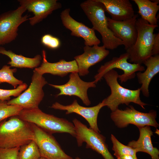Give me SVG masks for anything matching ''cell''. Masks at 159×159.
Returning <instances> with one entry per match:
<instances>
[{
    "mask_svg": "<svg viewBox=\"0 0 159 159\" xmlns=\"http://www.w3.org/2000/svg\"><path fill=\"white\" fill-rule=\"evenodd\" d=\"M27 87L26 84L23 83L13 89L4 90L0 89V100L8 101L10 100L11 96L17 97L23 91L26 89Z\"/></svg>",
    "mask_w": 159,
    "mask_h": 159,
    "instance_id": "83f0119b",
    "label": "cell"
},
{
    "mask_svg": "<svg viewBox=\"0 0 159 159\" xmlns=\"http://www.w3.org/2000/svg\"><path fill=\"white\" fill-rule=\"evenodd\" d=\"M143 64L146 68L144 72L136 74L139 83L141 85L140 91L146 97L149 96V87L153 77L159 72V55L152 56L146 60Z\"/></svg>",
    "mask_w": 159,
    "mask_h": 159,
    "instance_id": "44dd1931",
    "label": "cell"
},
{
    "mask_svg": "<svg viewBox=\"0 0 159 159\" xmlns=\"http://www.w3.org/2000/svg\"><path fill=\"white\" fill-rule=\"evenodd\" d=\"M0 54L9 58L10 60L8 64L10 67L35 68L39 67L42 60V57L40 55H37L32 58L27 57L16 54L11 50H6L1 46H0Z\"/></svg>",
    "mask_w": 159,
    "mask_h": 159,
    "instance_id": "7402d4cb",
    "label": "cell"
},
{
    "mask_svg": "<svg viewBox=\"0 0 159 159\" xmlns=\"http://www.w3.org/2000/svg\"><path fill=\"white\" fill-rule=\"evenodd\" d=\"M23 109L19 106L8 105L7 101L0 100V122L8 117L19 115Z\"/></svg>",
    "mask_w": 159,
    "mask_h": 159,
    "instance_id": "4316f807",
    "label": "cell"
},
{
    "mask_svg": "<svg viewBox=\"0 0 159 159\" xmlns=\"http://www.w3.org/2000/svg\"><path fill=\"white\" fill-rule=\"evenodd\" d=\"M70 11L69 8L65 9L61 12L60 16L63 26L71 31V35L82 38L85 46L99 45L100 41L96 35L95 31L74 19L70 15Z\"/></svg>",
    "mask_w": 159,
    "mask_h": 159,
    "instance_id": "5bb4252c",
    "label": "cell"
},
{
    "mask_svg": "<svg viewBox=\"0 0 159 159\" xmlns=\"http://www.w3.org/2000/svg\"><path fill=\"white\" fill-rule=\"evenodd\" d=\"M20 147L11 148H0V159H18Z\"/></svg>",
    "mask_w": 159,
    "mask_h": 159,
    "instance_id": "f546056e",
    "label": "cell"
},
{
    "mask_svg": "<svg viewBox=\"0 0 159 159\" xmlns=\"http://www.w3.org/2000/svg\"><path fill=\"white\" fill-rule=\"evenodd\" d=\"M152 53L153 56L159 54V34H155L153 42Z\"/></svg>",
    "mask_w": 159,
    "mask_h": 159,
    "instance_id": "4dcf8cb0",
    "label": "cell"
},
{
    "mask_svg": "<svg viewBox=\"0 0 159 159\" xmlns=\"http://www.w3.org/2000/svg\"><path fill=\"white\" fill-rule=\"evenodd\" d=\"M47 83L43 75L34 70L29 87L18 97L7 101V103L19 106L24 109L38 108L44 96L43 88Z\"/></svg>",
    "mask_w": 159,
    "mask_h": 159,
    "instance_id": "ba28073f",
    "label": "cell"
},
{
    "mask_svg": "<svg viewBox=\"0 0 159 159\" xmlns=\"http://www.w3.org/2000/svg\"><path fill=\"white\" fill-rule=\"evenodd\" d=\"M80 6L91 22L92 28L101 35L103 46L106 49L113 50L123 45L109 29L105 9L102 3L98 0H87L82 2Z\"/></svg>",
    "mask_w": 159,
    "mask_h": 159,
    "instance_id": "7a4b0ae2",
    "label": "cell"
},
{
    "mask_svg": "<svg viewBox=\"0 0 159 159\" xmlns=\"http://www.w3.org/2000/svg\"><path fill=\"white\" fill-rule=\"evenodd\" d=\"M128 54L126 52L119 57H113L111 60L102 65L94 76V81L95 83L100 80L106 73L115 68L123 71V73L118 76V78L121 83L134 79L136 76V72H142L145 70V67L142 65L128 62Z\"/></svg>",
    "mask_w": 159,
    "mask_h": 159,
    "instance_id": "30bf717a",
    "label": "cell"
},
{
    "mask_svg": "<svg viewBox=\"0 0 159 159\" xmlns=\"http://www.w3.org/2000/svg\"><path fill=\"white\" fill-rule=\"evenodd\" d=\"M104 6L105 11L111 19L122 21L132 17L135 15L132 5L129 0H98Z\"/></svg>",
    "mask_w": 159,
    "mask_h": 159,
    "instance_id": "d6986e66",
    "label": "cell"
},
{
    "mask_svg": "<svg viewBox=\"0 0 159 159\" xmlns=\"http://www.w3.org/2000/svg\"><path fill=\"white\" fill-rule=\"evenodd\" d=\"M102 101L97 105L92 107H87L80 105L76 100L69 105H64L56 102L50 107L55 110L66 111V114L75 113L81 115L88 122L90 128L95 131L100 132L97 124V119L100 109L104 107Z\"/></svg>",
    "mask_w": 159,
    "mask_h": 159,
    "instance_id": "2e32d148",
    "label": "cell"
},
{
    "mask_svg": "<svg viewBox=\"0 0 159 159\" xmlns=\"http://www.w3.org/2000/svg\"><path fill=\"white\" fill-rule=\"evenodd\" d=\"M30 123L34 134V141L38 147L41 157L47 159H74L65 153L52 134Z\"/></svg>",
    "mask_w": 159,
    "mask_h": 159,
    "instance_id": "8fae6325",
    "label": "cell"
},
{
    "mask_svg": "<svg viewBox=\"0 0 159 159\" xmlns=\"http://www.w3.org/2000/svg\"><path fill=\"white\" fill-rule=\"evenodd\" d=\"M137 5L138 13L141 18L150 24L157 25L156 15L159 10V0L152 1L149 0H133Z\"/></svg>",
    "mask_w": 159,
    "mask_h": 159,
    "instance_id": "603a6c76",
    "label": "cell"
},
{
    "mask_svg": "<svg viewBox=\"0 0 159 159\" xmlns=\"http://www.w3.org/2000/svg\"><path fill=\"white\" fill-rule=\"evenodd\" d=\"M18 1L26 11L33 13L34 16L28 19L32 26L40 22L62 6L61 4L57 0H19Z\"/></svg>",
    "mask_w": 159,
    "mask_h": 159,
    "instance_id": "9a60e30c",
    "label": "cell"
},
{
    "mask_svg": "<svg viewBox=\"0 0 159 159\" xmlns=\"http://www.w3.org/2000/svg\"><path fill=\"white\" fill-rule=\"evenodd\" d=\"M0 122V148H11L21 146L34 140L31 123L18 115Z\"/></svg>",
    "mask_w": 159,
    "mask_h": 159,
    "instance_id": "6da1fadb",
    "label": "cell"
},
{
    "mask_svg": "<svg viewBox=\"0 0 159 159\" xmlns=\"http://www.w3.org/2000/svg\"><path fill=\"white\" fill-rule=\"evenodd\" d=\"M18 116L23 120L36 125L50 134L66 133L74 137L76 136L73 123L65 119L46 113L39 108L23 109Z\"/></svg>",
    "mask_w": 159,
    "mask_h": 159,
    "instance_id": "277c9868",
    "label": "cell"
},
{
    "mask_svg": "<svg viewBox=\"0 0 159 159\" xmlns=\"http://www.w3.org/2000/svg\"><path fill=\"white\" fill-rule=\"evenodd\" d=\"M139 136L137 140L129 142L127 146L135 149L137 152H143L149 154L152 159H159V150L153 146L151 137L153 135L150 126H145L138 128Z\"/></svg>",
    "mask_w": 159,
    "mask_h": 159,
    "instance_id": "ffe728a7",
    "label": "cell"
},
{
    "mask_svg": "<svg viewBox=\"0 0 159 159\" xmlns=\"http://www.w3.org/2000/svg\"><path fill=\"white\" fill-rule=\"evenodd\" d=\"M41 42L44 46L53 49L58 48L60 45L59 39L49 34H45L42 37Z\"/></svg>",
    "mask_w": 159,
    "mask_h": 159,
    "instance_id": "f1b7e54d",
    "label": "cell"
},
{
    "mask_svg": "<svg viewBox=\"0 0 159 159\" xmlns=\"http://www.w3.org/2000/svg\"><path fill=\"white\" fill-rule=\"evenodd\" d=\"M41 157L38 147L34 140L20 147L18 159H39Z\"/></svg>",
    "mask_w": 159,
    "mask_h": 159,
    "instance_id": "cb8c5ba5",
    "label": "cell"
},
{
    "mask_svg": "<svg viewBox=\"0 0 159 159\" xmlns=\"http://www.w3.org/2000/svg\"><path fill=\"white\" fill-rule=\"evenodd\" d=\"M84 53L74 57L78 67V74L84 76L89 73L90 67L101 62L109 54V51L103 46H85Z\"/></svg>",
    "mask_w": 159,
    "mask_h": 159,
    "instance_id": "e0dca14e",
    "label": "cell"
},
{
    "mask_svg": "<svg viewBox=\"0 0 159 159\" xmlns=\"http://www.w3.org/2000/svg\"><path fill=\"white\" fill-rule=\"evenodd\" d=\"M34 70L42 75L49 73L63 77L70 73H78V67L75 60L67 61L62 59L56 62H49L46 58V52L43 50L42 51V64Z\"/></svg>",
    "mask_w": 159,
    "mask_h": 159,
    "instance_id": "ac0fdd59",
    "label": "cell"
},
{
    "mask_svg": "<svg viewBox=\"0 0 159 159\" xmlns=\"http://www.w3.org/2000/svg\"></svg>",
    "mask_w": 159,
    "mask_h": 159,
    "instance_id": "e575fe53",
    "label": "cell"
},
{
    "mask_svg": "<svg viewBox=\"0 0 159 159\" xmlns=\"http://www.w3.org/2000/svg\"><path fill=\"white\" fill-rule=\"evenodd\" d=\"M75 159H81L80 158L78 157H77L75 158Z\"/></svg>",
    "mask_w": 159,
    "mask_h": 159,
    "instance_id": "d6a6232c",
    "label": "cell"
},
{
    "mask_svg": "<svg viewBox=\"0 0 159 159\" xmlns=\"http://www.w3.org/2000/svg\"><path fill=\"white\" fill-rule=\"evenodd\" d=\"M117 159H138L137 158H135L130 155H125L120 156Z\"/></svg>",
    "mask_w": 159,
    "mask_h": 159,
    "instance_id": "1f68e13d",
    "label": "cell"
},
{
    "mask_svg": "<svg viewBox=\"0 0 159 159\" xmlns=\"http://www.w3.org/2000/svg\"><path fill=\"white\" fill-rule=\"evenodd\" d=\"M39 159H47V158L43 157H41Z\"/></svg>",
    "mask_w": 159,
    "mask_h": 159,
    "instance_id": "836d02e7",
    "label": "cell"
},
{
    "mask_svg": "<svg viewBox=\"0 0 159 159\" xmlns=\"http://www.w3.org/2000/svg\"><path fill=\"white\" fill-rule=\"evenodd\" d=\"M110 140L112 144V150L114 151V155L116 158L125 155H130L137 158V151L135 149L120 143L114 135L111 134Z\"/></svg>",
    "mask_w": 159,
    "mask_h": 159,
    "instance_id": "484cf974",
    "label": "cell"
},
{
    "mask_svg": "<svg viewBox=\"0 0 159 159\" xmlns=\"http://www.w3.org/2000/svg\"><path fill=\"white\" fill-rule=\"evenodd\" d=\"M138 17L137 14L129 19L117 21L107 17L109 29L116 37L122 42L125 50L133 45L136 41L137 35L136 23Z\"/></svg>",
    "mask_w": 159,
    "mask_h": 159,
    "instance_id": "4fadbf2b",
    "label": "cell"
},
{
    "mask_svg": "<svg viewBox=\"0 0 159 159\" xmlns=\"http://www.w3.org/2000/svg\"><path fill=\"white\" fill-rule=\"evenodd\" d=\"M69 77L68 81L64 85L49 84L50 86L59 90L60 92L56 96H76L81 99L84 104L87 106L90 105L91 103L87 91L89 88L96 87L95 81L86 82L83 81L80 77L78 72L71 73Z\"/></svg>",
    "mask_w": 159,
    "mask_h": 159,
    "instance_id": "7c38bea8",
    "label": "cell"
},
{
    "mask_svg": "<svg viewBox=\"0 0 159 159\" xmlns=\"http://www.w3.org/2000/svg\"><path fill=\"white\" fill-rule=\"evenodd\" d=\"M119 74L114 69L106 73L103 76L110 87L111 93L103 100L104 106H107L111 112L118 108L121 104L129 106L131 103L137 104L145 109L148 104L142 102L140 97V90H130L124 87L118 82Z\"/></svg>",
    "mask_w": 159,
    "mask_h": 159,
    "instance_id": "3957f363",
    "label": "cell"
},
{
    "mask_svg": "<svg viewBox=\"0 0 159 159\" xmlns=\"http://www.w3.org/2000/svg\"><path fill=\"white\" fill-rule=\"evenodd\" d=\"M26 11L24 7L20 6L16 9L0 15V46L15 39L18 35L19 27L29 19V15H23Z\"/></svg>",
    "mask_w": 159,
    "mask_h": 159,
    "instance_id": "9c48e42d",
    "label": "cell"
},
{
    "mask_svg": "<svg viewBox=\"0 0 159 159\" xmlns=\"http://www.w3.org/2000/svg\"><path fill=\"white\" fill-rule=\"evenodd\" d=\"M72 122L76 133L77 146L80 147L85 143L86 148H90L101 155L104 159H115L110 152L106 143V138L100 132H97L76 118Z\"/></svg>",
    "mask_w": 159,
    "mask_h": 159,
    "instance_id": "52a82bcc",
    "label": "cell"
},
{
    "mask_svg": "<svg viewBox=\"0 0 159 159\" xmlns=\"http://www.w3.org/2000/svg\"><path fill=\"white\" fill-rule=\"evenodd\" d=\"M10 67L5 65L0 69V84L6 82L11 85L15 89L23 83V81L17 79L14 76V73L16 72L17 69H11Z\"/></svg>",
    "mask_w": 159,
    "mask_h": 159,
    "instance_id": "d4e9b609",
    "label": "cell"
},
{
    "mask_svg": "<svg viewBox=\"0 0 159 159\" xmlns=\"http://www.w3.org/2000/svg\"><path fill=\"white\" fill-rule=\"evenodd\" d=\"M157 115L155 110L143 112L137 110L132 105H129L124 110L118 108L111 112L110 117L115 125L119 128L126 127L131 124L138 128L148 125L157 128L159 126L156 120Z\"/></svg>",
    "mask_w": 159,
    "mask_h": 159,
    "instance_id": "8992f818",
    "label": "cell"
},
{
    "mask_svg": "<svg viewBox=\"0 0 159 159\" xmlns=\"http://www.w3.org/2000/svg\"><path fill=\"white\" fill-rule=\"evenodd\" d=\"M158 25L150 24L141 18H138L136 27L137 37L133 45L126 50L132 63L141 65L153 56L152 50L155 34L154 29Z\"/></svg>",
    "mask_w": 159,
    "mask_h": 159,
    "instance_id": "5b68a950",
    "label": "cell"
}]
</instances>
